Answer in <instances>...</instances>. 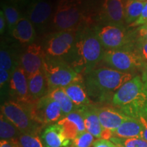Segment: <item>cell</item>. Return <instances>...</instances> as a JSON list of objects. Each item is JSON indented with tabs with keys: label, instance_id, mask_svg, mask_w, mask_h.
Wrapping results in <instances>:
<instances>
[{
	"label": "cell",
	"instance_id": "cell-17",
	"mask_svg": "<svg viewBox=\"0 0 147 147\" xmlns=\"http://www.w3.org/2000/svg\"><path fill=\"white\" fill-rule=\"evenodd\" d=\"M40 137L45 147H70L72 142L65 137L58 123L47 125L42 131Z\"/></svg>",
	"mask_w": 147,
	"mask_h": 147
},
{
	"label": "cell",
	"instance_id": "cell-20",
	"mask_svg": "<svg viewBox=\"0 0 147 147\" xmlns=\"http://www.w3.org/2000/svg\"><path fill=\"white\" fill-rule=\"evenodd\" d=\"M30 96L34 102L49 94V84L43 69L27 77Z\"/></svg>",
	"mask_w": 147,
	"mask_h": 147
},
{
	"label": "cell",
	"instance_id": "cell-31",
	"mask_svg": "<svg viewBox=\"0 0 147 147\" xmlns=\"http://www.w3.org/2000/svg\"><path fill=\"white\" fill-rule=\"evenodd\" d=\"M12 74L10 71L0 68V89L1 98L6 95H9V87Z\"/></svg>",
	"mask_w": 147,
	"mask_h": 147
},
{
	"label": "cell",
	"instance_id": "cell-4",
	"mask_svg": "<svg viewBox=\"0 0 147 147\" xmlns=\"http://www.w3.org/2000/svg\"><path fill=\"white\" fill-rule=\"evenodd\" d=\"M42 69L47 77L49 93L55 89L67 87L82 78L80 74L61 58L46 55Z\"/></svg>",
	"mask_w": 147,
	"mask_h": 147
},
{
	"label": "cell",
	"instance_id": "cell-18",
	"mask_svg": "<svg viewBox=\"0 0 147 147\" xmlns=\"http://www.w3.org/2000/svg\"><path fill=\"white\" fill-rule=\"evenodd\" d=\"M17 47L5 41L1 42L0 49V68L13 73L20 65L21 55L18 53Z\"/></svg>",
	"mask_w": 147,
	"mask_h": 147
},
{
	"label": "cell",
	"instance_id": "cell-8",
	"mask_svg": "<svg viewBox=\"0 0 147 147\" xmlns=\"http://www.w3.org/2000/svg\"><path fill=\"white\" fill-rule=\"evenodd\" d=\"M102 61L110 68L127 73L142 69L145 63L136 49H131L104 51Z\"/></svg>",
	"mask_w": 147,
	"mask_h": 147
},
{
	"label": "cell",
	"instance_id": "cell-35",
	"mask_svg": "<svg viewBox=\"0 0 147 147\" xmlns=\"http://www.w3.org/2000/svg\"><path fill=\"white\" fill-rule=\"evenodd\" d=\"M136 32L138 39L147 40V24L138 27Z\"/></svg>",
	"mask_w": 147,
	"mask_h": 147
},
{
	"label": "cell",
	"instance_id": "cell-6",
	"mask_svg": "<svg viewBox=\"0 0 147 147\" xmlns=\"http://www.w3.org/2000/svg\"><path fill=\"white\" fill-rule=\"evenodd\" d=\"M33 105L27 106L13 100L8 101L1 106V113L11 121L21 134L40 135L43 125L33 117Z\"/></svg>",
	"mask_w": 147,
	"mask_h": 147
},
{
	"label": "cell",
	"instance_id": "cell-15",
	"mask_svg": "<svg viewBox=\"0 0 147 147\" xmlns=\"http://www.w3.org/2000/svg\"><path fill=\"white\" fill-rule=\"evenodd\" d=\"M102 24L124 26L125 7L123 0H104L100 12Z\"/></svg>",
	"mask_w": 147,
	"mask_h": 147
},
{
	"label": "cell",
	"instance_id": "cell-9",
	"mask_svg": "<svg viewBox=\"0 0 147 147\" xmlns=\"http://www.w3.org/2000/svg\"><path fill=\"white\" fill-rule=\"evenodd\" d=\"M78 29L59 31L48 35L43 47L46 55L55 58L67 57L74 45Z\"/></svg>",
	"mask_w": 147,
	"mask_h": 147
},
{
	"label": "cell",
	"instance_id": "cell-12",
	"mask_svg": "<svg viewBox=\"0 0 147 147\" xmlns=\"http://www.w3.org/2000/svg\"><path fill=\"white\" fill-rule=\"evenodd\" d=\"M46 55L43 47L40 45L33 43L27 46L20 57V66L27 77L42 69Z\"/></svg>",
	"mask_w": 147,
	"mask_h": 147
},
{
	"label": "cell",
	"instance_id": "cell-24",
	"mask_svg": "<svg viewBox=\"0 0 147 147\" xmlns=\"http://www.w3.org/2000/svg\"><path fill=\"white\" fill-rule=\"evenodd\" d=\"M146 1L128 0L125 5V22L131 25L140 16Z\"/></svg>",
	"mask_w": 147,
	"mask_h": 147
},
{
	"label": "cell",
	"instance_id": "cell-19",
	"mask_svg": "<svg viewBox=\"0 0 147 147\" xmlns=\"http://www.w3.org/2000/svg\"><path fill=\"white\" fill-rule=\"evenodd\" d=\"M63 89L76 107L92 105L82 77Z\"/></svg>",
	"mask_w": 147,
	"mask_h": 147
},
{
	"label": "cell",
	"instance_id": "cell-34",
	"mask_svg": "<svg viewBox=\"0 0 147 147\" xmlns=\"http://www.w3.org/2000/svg\"><path fill=\"white\" fill-rule=\"evenodd\" d=\"M93 147H117L113 142L108 139H97L93 144Z\"/></svg>",
	"mask_w": 147,
	"mask_h": 147
},
{
	"label": "cell",
	"instance_id": "cell-28",
	"mask_svg": "<svg viewBox=\"0 0 147 147\" xmlns=\"http://www.w3.org/2000/svg\"><path fill=\"white\" fill-rule=\"evenodd\" d=\"M109 140L117 146L123 147H147V142L141 138H121L118 137H112Z\"/></svg>",
	"mask_w": 147,
	"mask_h": 147
},
{
	"label": "cell",
	"instance_id": "cell-30",
	"mask_svg": "<svg viewBox=\"0 0 147 147\" xmlns=\"http://www.w3.org/2000/svg\"><path fill=\"white\" fill-rule=\"evenodd\" d=\"M95 138L87 131L79 134L73 140L71 146L72 147H91L95 142Z\"/></svg>",
	"mask_w": 147,
	"mask_h": 147
},
{
	"label": "cell",
	"instance_id": "cell-2",
	"mask_svg": "<svg viewBox=\"0 0 147 147\" xmlns=\"http://www.w3.org/2000/svg\"><path fill=\"white\" fill-rule=\"evenodd\" d=\"M133 78L131 73L109 67L93 69L84 74V85L92 102H112L116 92Z\"/></svg>",
	"mask_w": 147,
	"mask_h": 147
},
{
	"label": "cell",
	"instance_id": "cell-39",
	"mask_svg": "<svg viewBox=\"0 0 147 147\" xmlns=\"http://www.w3.org/2000/svg\"><path fill=\"white\" fill-rule=\"evenodd\" d=\"M142 80L147 89V62H145L142 68Z\"/></svg>",
	"mask_w": 147,
	"mask_h": 147
},
{
	"label": "cell",
	"instance_id": "cell-33",
	"mask_svg": "<svg viewBox=\"0 0 147 147\" xmlns=\"http://www.w3.org/2000/svg\"><path fill=\"white\" fill-rule=\"evenodd\" d=\"M146 24H147V1L145 3L144 7L143 8L140 16L138 18L136 21L130 25L129 27H140L146 25Z\"/></svg>",
	"mask_w": 147,
	"mask_h": 147
},
{
	"label": "cell",
	"instance_id": "cell-38",
	"mask_svg": "<svg viewBox=\"0 0 147 147\" xmlns=\"http://www.w3.org/2000/svg\"><path fill=\"white\" fill-rule=\"evenodd\" d=\"M5 2H8L12 4H14L19 8L20 6H25L28 5L29 3L32 1V0H3Z\"/></svg>",
	"mask_w": 147,
	"mask_h": 147
},
{
	"label": "cell",
	"instance_id": "cell-25",
	"mask_svg": "<svg viewBox=\"0 0 147 147\" xmlns=\"http://www.w3.org/2000/svg\"><path fill=\"white\" fill-rule=\"evenodd\" d=\"M1 10L4 13L5 19L7 23V28H8L9 34H12V30L15 27L16 23L22 17L18 7L12 3L1 1Z\"/></svg>",
	"mask_w": 147,
	"mask_h": 147
},
{
	"label": "cell",
	"instance_id": "cell-27",
	"mask_svg": "<svg viewBox=\"0 0 147 147\" xmlns=\"http://www.w3.org/2000/svg\"><path fill=\"white\" fill-rule=\"evenodd\" d=\"M57 123L61 127L63 135L65 136L66 138L70 140L71 141L79 134H80L76 125L73 121L67 119V117H64L63 119H61L59 121H58Z\"/></svg>",
	"mask_w": 147,
	"mask_h": 147
},
{
	"label": "cell",
	"instance_id": "cell-29",
	"mask_svg": "<svg viewBox=\"0 0 147 147\" xmlns=\"http://www.w3.org/2000/svg\"><path fill=\"white\" fill-rule=\"evenodd\" d=\"M22 147H45L39 134H21L18 138Z\"/></svg>",
	"mask_w": 147,
	"mask_h": 147
},
{
	"label": "cell",
	"instance_id": "cell-7",
	"mask_svg": "<svg viewBox=\"0 0 147 147\" xmlns=\"http://www.w3.org/2000/svg\"><path fill=\"white\" fill-rule=\"evenodd\" d=\"M84 0H59L53 16V25L59 31L71 30L81 27L84 16Z\"/></svg>",
	"mask_w": 147,
	"mask_h": 147
},
{
	"label": "cell",
	"instance_id": "cell-13",
	"mask_svg": "<svg viewBox=\"0 0 147 147\" xmlns=\"http://www.w3.org/2000/svg\"><path fill=\"white\" fill-rule=\"evenodd\" d=\"M53 5L47 0H32L27 5L25 16L35 27L41 30L52 17Z\"/></svg>",
	"mask_w": 147,
	"mask_h": 147
},
{
	"label": "cell",
	"instance_id": "cell-3",
	"mask_svg": "<svg viewBox=\"0 0 147 147\" xmlns=\"http://www.w3.org/2000/svg\"><path fill=\"white\" fill-rule=\"evenodd\" d=\"M111 103L127 117L147 121V89L140 76L133 77L124 84L114 95Z\"/></svg>",
	"mask_w": 147,
	"mask_h": 147
},
{
	"label": "cell",
	"instance_id": "cell-22",
	"mask_svg": "<svg viewBox=\"0 0 147 147\" xmlns=\"http://www.w3.org/2000/svg\"><path fill=\"white\" fill-rule=\"evenodd\" d=\"M143 126L139 119L129 117L113 133V137L121 138H142Z\"/></svg>",
	"mask_w": 147,
	"mask_h": 147
},
{
	"label": "cell",
	"instance_id": "cell-11",
	"mask_svg": "<svg viewBox=\"0 0 147 147\" xmlns=\"http://www.w3.org/2000/svg\"><path fill=\"white\" fill-rule=\"evenodd\" d=\"M9 95L13 101L27 106H32L34 102L30 96L27 76L21 66H18L12 73L9 87Z\"/></svg>",
	"mask_w": 147,
	"mask_h": 147
},
{
	"label": "cell",
	"instance_id": "cell-26",
	"mask_svg": "<svg viewBox=\"0 0 147 147\" xmlns=\"http://www.w3.org/2000/svg\"><path fill=\"white\" fill-rule=\"evenodd\" d=\"M21 132L18 128L8 120L3 114L0 115V138L1 140H18Z\"/></svg>",
	"mask_w": 147,
	"mask_h": 147
},
{
	"label": "cell",
	"instance_id": "cell-10",
	"mask_svg": "<svg viewBox=\"0 0 147 147\" xmlns=\"http://www.w3.org/2000/svg\"><path fill=\"white\" fill-rule=\"evenodd\" d=\"M32 115L35 120L43 126L57 123L64 117L60 104L49 95L34 103Z\"/></svg>",
	"mask_w": 147,
	"mask_h": 147
},
{
	"label": "cell",
	"instance_id": "cell-1",
	"mask_svg": "<svg viewBox=\"0 0 147 147\" xmlns=\"http://www.w3.org/2000/svg\"><path fill=\"white\" fill-rule=\"evenodd\" d=\"M104 53L95 29L80 27L72 50L65 61L78 74H86L102 60Z\"/></svg>",
	"mask_w": 147,
	"mask_h": 147
},
{
	"label": "cell",
	"instance_id": "cell-41",
	"mask_svg": "<svg viewBox=\"0 0 147 147\" xmlns=\"http://www.w3.org/2000/svg\"><path fill=\"white\" fill-rule=\"evenodd\" d=\"M138 1H144V0H138Z\"/></svg>",
	"mask_w": 147,
	"mask_h": 147
},
{
	"label": "cell",
	"instance_id": "cell-43",
	"mask_svg": "<svg viewBox=\"0 0 147 147\" xmlns=\"http://www.w3.org/2000/svg\"><path fill=\"white\" fill-rule=\"evenodd\" d=\"M70 147H72V146H70Z\"/></svg>",
	"mask_w": 147,
	"mask_h": 147
},
{
	"label": "cell",
	"instance_id": "cell-37",
	"mask_svg": "<svg viewBox=\"0 0 147 147\" xmlns=\"http://www.w3.org/2000/svg\"><path fill=\"white\" fill-rule=\"evenodd\" d=\"M7 27V23L6 19H5L4 13L2 10L0 11V34L1 36L5 33V28Z\"/></svg>",
	"mask_w": 147,
	"mask_h": 147
},
{
	"label": "cell",
	"instance_id": "cell-14",
	"mask_svg": "<svg viewBox=\"0 0 147 147\" xmlns=\"http://www.w3.org/2000/svg\"><path fill=\"white\" fill-rule=\"evenodd\" d=\"M95 110L101 125L107 133L109 139L113 136V133L116 129L129 117L116 108L95 106Z\"/></svg>",
	"mask_w": 147,
	"mask_h": 147
},
{
	"label": "cell",
	"instance_id": "cell-5",
	"mask_svg": "<svg viewBox=\"0 0 147 147\" xmlns=\"http://www.w3.org/2000/svg\"><path fill=\"white\" fill-rule=\"evenodd\" d=\"M95 32L104 49L116 50L135 49L137 42L136 32L129 31L122 25L101 24L95 28Z\"/></svg>",
	"mask_w": 147,
	"mask_h": 147
},
{
	"label": "cell",
	"instance_id": "cell-42",
	"mask_svg": "<svg viewBox=\"0 0 147 147\" xmlns=\"http://www.w3.org/2000/svg\"><path fill=\"white\" fill-rule=\"evenodd\" d=\"M117 147H123V146H117Z\"/></svg>",
	"mask_w": 147,
	"mask_h": 147
},
{
	"label": "cell",
	"instance_id": "cell-32",
	"mask_svg": "<svg viewBox=\"0 0 147 147\" xmlns=\"http://www.w3.org/2000/svg\"><path fill=\"white\" fill-rule=\"evenodd\" d=\"M135 49L143 60L147 61V40L137 39Z\"/></svg>",
	"mask_w": 147,
	"mask_h": 147
},
{
	"label": "cell",
	"instance_id": "cell-40",
	"mask_svg": "<svg viewBox=\"0 0 147 147\" xmlns=\"http://www.w3.org/2000/svg\"><path fill=\"white\" fill-rule=\"evenodd\" d=\"M140 121L142 123L143 126V134H142V138L147 142V121L144 119H140Z\"/></svg>",
	"mask_w": 147,
	"mask_h": 147
},
{
	"label": "cell",
	"instance_id": "cell-23",
	"mask_svg": "<svg viewBox=\"0 0 147 147\" xmlns=\"http://www.w3.org/2000/svg\"><path fill=\"white\" fill-rule=\"evenodd\" d=\"M48 95L60 104L64 117L76 110L77 107L67 96L63 88L53 90Z\"/></svg>",
	"mask_w": 147,
	"mask_h": 147
},
{
	"label": "cell",
	"instance_id": "cell-36",
	"mask_svg": "<svg viewBox=\"0 0 147 147\" xmlns=\"http://www.w3.org/2000/svg\"><path fill=\"white\" fill-rule=\"evenodd\" d=\"M0 147H22L18 140H1Z\"/></svg>",
	"mask_w": 147,
	"mask_h": 147
},
{
	"label": "cell",
	"instance_id": "cell-16",
	"mask_svg": "<svg viewBox=\"0 0 147 147\" xmlns=\"http://www.w3.org/2000/svg\"><path fill=\"white\" fill-rule=\"evenodd\" d=\"M84 121L86 130L97 139L109 140L107 133L101 125L96 110L95 106L89 105L82 107H77Z\"/></svg>",
	"mask_w": 147,
	"mask_h": 147
},
{
	"label": "cell",
	"instance_id": "cell-21",
	"mask_svg": "<svg viewBox=\"0 0 147 147\" xmlns=\"http://www.w3.org/2000/svg\"><path fill=\"white\" fill-rule=\"evenodd\" d=\"M12 36L21 44L31 45L36 38L35 27L26 16H22L12 32Z\"/></svg>",
	"mask_w": 147,
	"mask_h": 147
}]
</instances>
